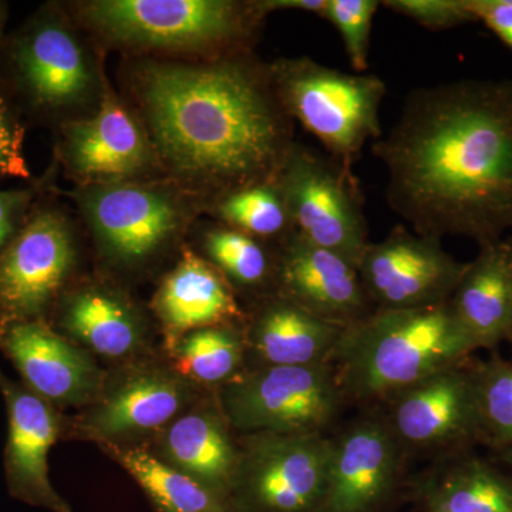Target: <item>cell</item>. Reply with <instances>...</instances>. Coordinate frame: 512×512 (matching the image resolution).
Wrapping results in <instances>:
<instances>
[{
    "label": "cell",
    "instance_id": "38",
    "mask_svg": "<svg viewBox=\"0 0 512 512\" xmlns=\"http://www.w3.org/2000/svg\"><path fill=\"white\" fill-rule=\"evenodd\" d=\"M6 18H8V6L0 2V46L3 43V30H5Z\"/></svg>",
    "mask_w": 512,
    "mask_h": 512
},
{
    "label": "cell",
    "instance_id": "3",
    "mask_svg": "<svg viewBox=\"0 0 512 512\" xmlns=\"http://www.w3.org/2000/svg\"><path fill=\"white\" fill-rule=\"evenodd\" d=\"M70 10L106 49L157 59L251 53L266 19L258 0H87Z\"/></svg>",
    "mask_w": 512,
    "mask_h": 512
},
{
    "label": "cell",
    "instance_id": "6",
    "mask_svg": "<svg viewBox=\"0 0 512 512\" xmlns=\"http://www.w3.org/2000/svg\"><path fill=\"white\" fill-rule=\"evenodd\" d=\"M74 202L99 254L121 271H138L170 252L204 202L167 178L77 185Z\"/></svg>",
    "mask_w": 512,
    "mask_h": 512
},
{
    "label": "cell",
    "instance_id": "35",
    "mask_svg": "<svg viewBox=\"0 0 512 512\" xmlns=\"http://www.w3.org/2000/svg\"><path fill=\"white\" fill-rule=\"evenodd\" d=\"M477 22H483L512 50V0H468Z\"/></svg>",
    "mask_w": 512,
    "mask_h": 512
},
{
    "label": "cell",
    "instance_id": "15",
    "mask_svg": "<svg viewBox=\"0 0 512 512\" xmlns=\"http://www.w3.org/2000/svg\"><path fill=\"white\" fill-rule=\"evenodd\" d=\"M387 426L404 450L464 451L484 443L478 416L474 363L444 372L393 394Z\"/></svg>",
    "mask_w": 512,
    "mask_h": 512
},
{
    "label": "cell",
    "instance_id": "29",
    "mask_svg": "<svg viewBox=\"0 0 512 512\" xmlns=\"http://www.w3.org/2000/svg\"><path fill=\"white\" fill-rule=\"evenodd\" d=\"M208 212L220 224L276 247L295 232L278 178L232 192Z\"/></svg>",
    "mask_w": 512,
    "mask_h": 512
},
{
    "label": "cell",
    "instance_id": "8",
    "mask_svg": "<svg viewBox=\"0 0 512 512\" xmlns=\"http://www.w3.org/2000/svg\"><path fill=\"white\" fill-rule=\"evenodd\" d=\"M215 399L244 436L323 433L346 403L330 365L247 367Z\"/></svg>",
    "mask_w": 512,
    "mask_h": 512
},
{
    "label": "cell",
    "instance_id": "31",
    "mask_svg": "<svg viewBox=\"0 0 512 512\" xmlns=\"http://www.w3.org/2000/svg\"><path fill=\"white\" fill-rule=\"evenodd\" d=\"M380 2L377 0H328L323 18L332 23L356 73L369 67L370 33Z\"/></svg>",
    "mask_w": 512,
    "mask_h": 512
},
{
    "label": "cell",
    "instance_id": "10",
    "mask_svg": "<svg viewBox=\"0 0 512 512\" xmlns=\"http://www.w3.org/2000/svg\"><path fill=\"white\" fill-rule=\"evenodd\" d=\"M231 493L234 512H318L332 439L323 433L249 434Z\"/></svg>",
    "mask_w": 512,
    "mask_h": 512
},
{
    "label": "cell",
    "instance_id": "2",
    "mask_svg": "<svg viewBox=\"0 0 512 512\" xmlns=\"http://www.w3.org/2000/svg\"><path fill=\"white\" fill-rule=\"evenodd\" d=\"M126 86L164 177L204 202L275 180L295 147L293 120L269 64L254 53L220 59L134 57Z\"/></svg>",
    "mask_w": 512,
    "mask_h": 512
},
{
    "label": "cell",
    "instance_id": "12",
    "mask_svg": "<svg viewBox=\"0 0 512 512\" xmlns=\"http://www.w3.org/2000/svg\"><path fill=\"white\" fill-rule=\"evenodd\" d=\"M56 153L79 185L165 178L143 121L106 74L96 111L60 124Z\"/></svg>",
    "mask_w": 512,
    "mask_h": 512
},
{
    "label": "cell",
    "instance_id": "20",
    "mask_svg": "<svg viewBox=\"0 0 512 512\" xmlns=\"http://www.w3.org/2000/svg\"><path fill=\"white\" fill-rule=\"evenodd\" d=\"M232 431L217 399L198 400L157 434L156 447L150 451L231 501L241 460V446Z\"/></svg>",
    "mask_w": 512,
    "mask_h": 512
},
{
    "label": "cell",
    "instance_id": "18",
    "mask_svg": "<svg viewBox=\"0 0 512 512\" xmlns=\"http://www.w3.org/2000/svg\"><path fill=\"white\" fill-rule=\"evenodd\" d=\"M276 293L343 328L375 311L357 266L298 232L278 245Z\"/></svg>",
    "mask_w": 512,
    "mask_h": 512
},
{
    "label": "cell",
    "instance_id": "16",
    "mask_svg": "<svg viewBox=\"0 0 512 512\" xmlns=\"http://www.w3.org/2000/svg\"><path fill=\"white\" fill-rule=\"evenodd\" d=\"M404 448L384 419H365L332 439L318 512H375L402 476Z\"/></svg>",
    "mask_w": 512,
    "mask_h": 512
},
{
    "label": "cell",
    "instance_id": "34",
    "mask_svg": "<svg viewBox=\"0 0 512 512\" xmlns=\"http://www.w3.org/2000/svg\"><path fill=\"white\" fill-rule=\"evenodd\" d=\"M36 191L0 190V254L25 224L36 205Z\"/></svg>",
    "mask_w": 512,
    "mask_h": 512
},
{
    "label": "cell",
    "instance_id": "26",
    "mask_svg": "<svg viewBox=\"0 0 512 512\" xmlns=\"http://www.w3.org/2000/svg\"><path fill=\"white\" fill-rule=\"evenodd\" d=\"M137 481L154 512H234L231 501L167 466L147 448L99 444Z\"/></svg>",
    "mask_w": 512,
    "mask_h": 512
},
{
    "label": "cell",
    "instance_id": "28",
    "mask_svg": "<svg viewBox=\"0 0 512 512\" xmlns=\"http://www.w3.org/2000/svg\"><path fill=\"white\" fill-rule=\"evenodd\" d=\"M170 352L181 375L218 390L247 369L244 322L192 330Z\"/></svg>",
    "mask_w": 512,
    "mask_h": 512
},
{
    "label": "cell",
    "instance_id": "32",
    "mask_svg": "<svg viewBox=\"0 0 512 512\" xmlns=\"http://www.w3.org/2000/svg\"><path fill=\"white\" fill-rule=\"evenodd\" d=\"M384 8L429 30H448L477 22L468 0H386Z\"/></svg>",
    "mask_w": 512,
    "mask_h": 512
},
{
    "label": "cell",
    "instance_id": "36",
    "mask_svg": "<svg viewBox=\"0 0 512 512\" xmlns=\"http://www.w3.org/2000/svg\"><path fill=\"white\" fill-rule=\"evenodd\" d=\"M328 0H258L259 8L266 16L276 10H299L323 18Z\"/></svg>",
    "mask_w": 512,
    "mask_h": 512
},
{
    "label": "cell",
    "instance_id": "17",
    "mask_svg": "<svg viewBox=\"0 0 512 512\" xmlns=\"http://www.w3.org/2000/svg\"><path fill=\"white\" fill-rule=\"evenodd\" d=\"M0 346L29 389L49 403L86 407L106 377L86 349L40 319L2 323Z\"/></svg>",
    "mask_w": 512,
    "mask_h": 512
},
{
    "label": "cell",
    "instance_id": "11",
    "mask_svg": "<svg viewBox=\"0 0 512 512\" xmlns=\"http://www.w3.org/2000/svg\"><path fill=\"white\" fill-rule=\"evenodd\" d=\"M198 402L197 384L157 360H136L106 373L99 394L76 420V433L99 444L133 446L156 437Z\"/></svg>",
    "mask_w": 512,
    "mask_h": 512
},
{
    "label": "cell",
    "instance_id": "7",
    "mask_svg": "<svg viewBox=\"0 0 512 512\" xmlns=\"http://www.w3.org/2000/svg\"><path fill=\"white\" fill-rule=\"evenodd\" d=\"M268 64L286 113L318 138L329 157L353 170L363 147L382 137L383 80L376 74L342 72L306 56Z\"/></svg>",
    "mask_w": 512,
    "mask_h": 512
},
{
    "label": "cell",
    "instance_id": "24",
    "mask_svg": "<svg viewBox=\"0 0 512 512\" xmlns=\"http://www.w3.org/2000/svg\"><path fill=\"white\" fill-rule=\"evenodd\" d=\"M450 305L477 349L495 350L510 342V242L501 239L480 247L477 258L468 262Z\"/></svg>",
    "mask_w": 512,
    "mask_h": 512
},
{
    "label": "cell",
    "instance_id": "1",
    "mask_svg": "<svg viewBox=\"0 0 512 512\" xmlns=\"http://www.w3.org/2000/svg\"><path fill=\"white\" fill-rule=\"evenodd\" d=\"M373 154L386 201L426 237L480 247L512 229V79L458 80L413 90Z\"/></svg>",
    "mask_w": 512,
    "mask_h": 512
},
{
    "label": "cell",
    "instance_id": "27",
    "mask_svg": "<svg viewBox=\"0 0 512 512\" xmlns=\"http://www.w3.org/2000/svg\"><path fill=\"white\" fill-rule=\"evenodd\" d=\"M204 258L235 293L254 296V301L276 292L278 247L218 222L202 234Z\"/></svg>",
    "mask_w": 512,
    "mask_h": 512
},
{
    "label": "cell",
    "instance_id": "30",
    "mask_svg": "<svg viewBox=\"0 0 512 512\" xmlns=\"http://www.w3.org/2000/svg\"><path fill=\"white\" fill-rule=\"evenodd\" d=\"M474 379L484 443L512 448V363L498 355L476 362Z\"/></svg>",
    "mask_w": 512,
    "mask_h": 512
},
{
    "label": "cell",
    "instance_id": "39",
    "mask_svg": "<svg viewBox=\"0 0 512 512\" xmlns=\"http://www.w3.org/2000/svg\"><path fill=\"white\" fill-rule=\"evenodd\" d=\"M508 242H510V278H511V291H512V238L508 239ZM510 343L512 346V330H511Z\"/></svg>",
    "mask_w": 512,
    "mask_h": 512
},
{
    "label": "cell",
    "instance_id": "22",
    "mask_svg": "<svg viewBox=\"0 0 512 512\" xmlns=\"http://www.w3.org/2000/svg\"><path fill=\"white\" fill-rule=\"evenodd\" d=\"M151 308L170 349L192 330L245 320V311L227 279L190 249H184L180 261L164 276Z\"/></svg>",
    "mask_w": 512,
    "mask_h": 512
},
{
    "label": "cell",
    "instance_id": "37",
    "mask_svg": "<svg viewBox=\"0 0 512 512\" xmlns=\"http://www.w3.org/2000/svg\"><path fill=\"white\" fill-rule=\"evenodd\" d=\"M498 460L505 466L510 467L512 470V448H503V450H497Z\"/></svg>",
    "mask_w": 512,
    "mask_h": 512
},
{
    "label": "cell",
    "instance_id": "21",
    "mask_svg": "<svg viewBox=\"0 0 512 512\" xmlns=\"http://www.w3.org/2000/svg\"><path fill=\"white\" fill-rule=\"evenodd\" d=\"M345 329L271 293L245 312L247 362L252 360L249 367L330 365Z\"/></svg>",
    "mask_w": 512,
    "mask_h": 512
},
{
    "label": "cell",
    "instance_id": "19",
    "mask_svg": "<svg viewBox=\"0 0 512 512\" xmlns=\"http://www.w3.org/2000/svg\"><path fill=\"white\" fill-rule=\"evenodd\" d=\"M0 390L8 406L9 437L6 471L13 495L26 503L52 512H72L49 478L50 448L59 437L62 424L52 403L32 390L0 375Z\"/></svg>",
    "mask_w": 512,
    "mask_h": 512
},
{
    "label": "cell",
    "instance_id": "14",
    "mask_svg": "<svg viewBox=\"0 0 512 512\" xmlns=\"http://www.w3.org/2000/svg\"><path fill=\"white\" fill-rule=\"evenodd\" d=\"M468 264L441 247V239L396 225L370 242L360 259V279L375 309H417L450 301Z\"/></svg>",
    "mask_w": 512,
    "mask_h": 512
},
{
    "label": "cell",
    "instance_id": "13",
    "mask_svg": "<svg viewBox=\"0 0 512 512\" xmlns=\"http://www.w3.org/2000/svg\"><path fill=\"white\" fill-rule=\"evenodd\" d=\"M72 221L59 208L36 204L0 254V318L42 320L76 265Z\"/></svg>",
    "mask_w": 512,
    "mask_h": 512
},
{
    "label": "cell",
    "instance_id": "9",
    "mask_svg": "<svg viewBox=\"0 0 512 512\" xmlns=\"http://www.w3.org/2000/svg\"><path fill=\"white\" fill-rule=\"evenodd\" d=\"M278 183L295 232L359 266L369 227L352 168L296 143Z\"/></svg>",
    "mask_w": 512,
    "mask_h": 512
},
{
    "label": "cell",
    "instance_id": "5",
    "mask_svg": "<svg viewBox=\"0 0 512 512\" xmlns=\"http://www.w3.org/2000/svg\"><path fill=\"white\" fill-rule=\"evenodd\" d=\"M0 49L9 92L33 116L64 124L96 111L106 73L59 6L37 10Z\"/></svg>",
    "mask_w": 512,
    "mask_h": 512
},
{
    "label": "cell",
    "instance_id": "33",
    "mask_svg": "<svg viewBox=\"0 0 512 512\" xmlns=\"http://www.w3.org/2000/svg\"><path fill=\"white\" fill-rule=\"evenodd\" d=\"M25 126L10 97L0 90V178L29 180L26 161Z\"/></svg>",
    "mask_w": 512,
    "mask_h": 512
},
{
    "label": "cell",
    "instance_id": "25",
    "mask_svg": "<svg viewBox=\"0 0 512 512\" xmlns=\"http://www.w3.org/2000/svg\"><path fill=\"white\" fill-rule=\"evenodd\" d=\"M426 512H512V477L480 457L463 456L420 484Z\"/></svg>",
    "mask_w": 512,
    "mask_h": 512
},
{
    "label": "cell",
    "instance_id": "4",
    "mask_svg": "<svg viewBox=\"0 0 512 512\" xmlns=\"http://www.w3.org/2000/svg\"><path fill=\"white\" fill-rule=\"evenodd\" d=\"M476 350L447 301L375 309L345 329L330 366L346 402H376L463 365Z\"/></svg>",
    "mask_w": 512,
    "mask_h": 512
},
{
    "label": "cell",
    "instance_id": "23",
    "mask_svg": "<svg viewBox=\"0 0 512 512\" xmlns=\"http://www.w3.org/2000/svg\"><path fill=\"white\" fill-rule=\"evenodd\" d=\"M59 325L76 345L109 359H131L146 345L143 313L126 293L106 282H84L64 293Z\"/></svg>",
    "mask_w": 512,
    "mask_h": 512
}]
</instances>
